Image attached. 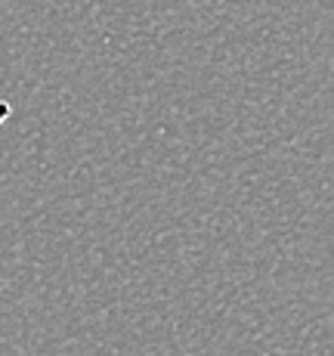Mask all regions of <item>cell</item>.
<instances>
[{"label":"cell","mask_w":334,"mask_h":356,"mask_svg":"<svg viewBox=\"0 0 334 356\" xmlns=\"http://www.w3.org/2000/svg\"><path fill=\"white\" fill-rule=\"evenodd\" d=\"M10 112H12V108H10V102H3V99H0V127H3V121L10 118Z\"/></svg>","instance_id":"1"}]
</instances>
